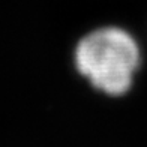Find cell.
I'll list each match as a JSON object with an SVG mask.
<instances>
[{"label": "cell", "instance_id": "1", "mask_svg": "<svg viewBox=\"0 0 147 147\" xmlns=\"http://www.w3.org/2000/svg\"><path fill=\"white\" fill-rule=\"evenodd\" d=\"M77 68L96 89L119 96L131 87L138 48L126 32L107 27L92 32L77 47Z\"/></svg>", "mask_w": 147, "mask_h": 147}]
</instances>
